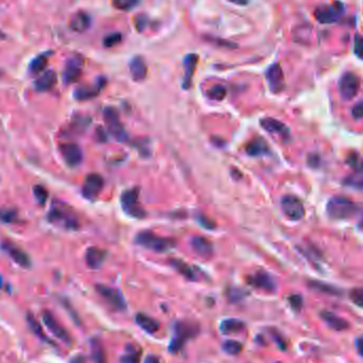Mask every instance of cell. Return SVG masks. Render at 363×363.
I'll return each instance as SVG.
<instances>
[{
  "mask_svg": "<svg viewBox=\"0 0 363 363\" xmlns=\"http://www.w3.org/2000/svg\"><path fill=\"white\" fill-rule=\"evenodd\" d=\"M328 216L335 220H346L355 217L359 207L354 201L346 197H334L330 199L326 205Z\"/></svg>",
  "mask_w": 363,
  "mask_h": 363,
  "instance_id": "6da1fadb",
  "label": "cell"
},
{
  "mask_svg": "<svg viewBox=\"0 0 363 363\" xmlns=\"http://www.w3.org/2000/svg\"><path fill=\"white\" fill-rule=\"evenodd\" d=\"M135 241L137 244L142 245V247L158 253L168 252L174 248L175 245L173 239L157 236V235H154L151 232L140 233L135 237Z\"/></svg>",
  "mask_w": 363,
  "mask_h": 363,
  "instance_id": "7a4b0ae2",
  "label": "cell"
},
{
  "mask_svg": "<svg viewBox=\"0 0 363 363\" xmlns=\"http://www.w3.org/2000/svg\"><path fill=\"white\" fill-rule=\"evenodd\" d=\"M281 207L285 215L292 221H298L303 219L305 216L304 204L295 196H284L281 201Z\"/></svg>",
  "mask_w": 363,
  "mask_h": 363,
  "instance_id": "3957f363",
  "label": "cell"
},
{
  "mask_svg": "<svg viewBox=\"0 0 363 363\" xmlns=\"http://www.w3.org/2000/svg\"><path fill=\"white\" fill-rule=\"evenodd\" d=\"M360 88V79L354 72H345L339 80V93L345 100H350L358 94Z\"/></svg>",
  "mask_w": 363,
  "mask_h": 363,
  "instance_id": "277c9868",
  "label": "cell"
},
{
  "mask_svg": "<svg viewBox=\"0 0 363 363\" xmlns=\"http://www.w3.org/2000/svg\"><path fill=\"white\" fill-rule=\"evenodd\" d=\"M344 12V7L341 3H335L332 6H324L315 10L314 16L319 23L329 25L334 24L342 16Z\"/></svg>",
  "mask_w": 363,
  "mask_h": 363,
  "instance_id": "5b68a950",
  "label": "cell"
},
{
  "mask_svg": "<svg viewBox=\"0 0 363 363\" xmlns=\"http://www.w3.org/2000/svg\"><path fill=\"white\" fill-rule=\"evenodd\" d=\"M103 117L109 131L118 141H124L126 138V133L124 131V127L120 121L119 115L117 113V111L111 108V106H108V108H105L103 111Z\"/></svg>",
  "mask_w": 363,
  "mask_h": 363,
  "instance_id": "8992f818",
  "label": "cell"
},
{
  "mask_svg": "<svg viewBox=\"0 0 363 363\" xmlns=\"http://www.w3.org/2000/svg\"><path fill=\"white\" fill-rule=\"evenodd\" d=\"M48 220L52 223L66 230H76L78 228V221L73 215L66 209L55 207L49 212Z\"/></svg>",
  "mask_w": 363,
  "mask_h": 363,
  "instance_id": "52a82bcc",
  "label": "cell"
},
{
  "mask_svg": "<svg viewBox=\"0 0 363 363\" xmlns=\"http://www.w3.org/2000/svg\"><path fill=\"white\" fill-rule=\"evenodd\" d=\"M138 198H140V194L137 189L126 190L121 195V204L125 212L132 217L143 218L145 216V211L138 203Z\"/></svg>",
  "mask_w": 363,
  "mask_h": 363,
  "instance_id": "ba28073f",
  "label": "cell"
},
{
  "mask_svg": "<svg viewBox=\"0 0 363 363\" xmlns=\"http://www.w3.org/2000/svg\"><path fill=\"white\" fill-rule=\"evenodd\" d=\"M96 290L116 310H124L126 304L122 293L115 288L108 287L104 285H97Z\"/></svg>",
  "mask_w": 363,
  "mask_h": 363,
  "instance_id": "9c48e42d",
  "label": "cell"
},
{
  "mask_svg": "<svg viewBox=\"0 0 363 363\" xmlns=\"http://www.w3.org/2000/svg\"><path fill=\"white\" fill-rule=\"evenodd\" d=\"M41 317H42V322H44L46 327L58 339L63 341V342H65L66 344L71 343V337L68 334L67 330L58 322V320L53 316V314L50 311L45 310L44 312H42Z\"/></svg>",
  "mask_w": 363,
  "mask_h": 363,
  "instance_id": "30bf717a",
  "label": "cell"
},
{
  "mask_svg": "<svg viewBox=\"0 0 363 363\" xmlns=\"http://www.w3.org/2000/svg\"><path fill=\"white\" fill-rule=\"evenodd\" d=\"M103 186V177L98 173H90L84 179L82 194L86 199H95L100 194Z\"/></svg>",
  "mask_w": 363,
  "mask_h": 363,
  "instance_id": "8fae6325",
  "label": "cell"
},
{
  "mask_svg": "<svg viewBox=\"0 0 363 363\" xmlns=\"http://www.w3.org/2000/svg\"><path fill=\"white\" fill-rule=\"evenodd\" d=\"M60 152L65 163L71 167L80 165L83 159L81 148L74 143H65L60 145Z\"/></svg>",
  "mask_w": 363,
  "mask_h": 363,
  "instance_id": "7c38bea8",
  "label": "cell"
},
{
  "mask_svg": "<svg viewBox=\"0 0 363 363\" xmlns=\"http://www.w3.org/2000/svg\"><path fill=\"white\" fill-rule=\"evenodd\" d=\"M265 78L273 93H280L285 87L284 71L279 63H275L265 72Z\"/></svg>",
  "mask_w": 363,
  "mask_h": 363,
  "instance_id": "4fadbf2b",
  "label": "cell"
},
{
  "mask_svg": "<svg viewBox=\"0 0 363 363\" xmlns=\"http://www.w3.org/2000/svg\"><path fill=\"white\" fill-rule=\"evenodd\" d=\"M82 67H83V59L81 57L70 58L67 61L65 69H64L63 72L64 82L67 84L76 82L81 76Z\"/></svg>",
  "mask_w": 363,
  "mask_h": 363,
  "instance_id": "5bb4252c",
  "label": "cell"
},
{
  "mask_svg": "<svg viewBox=\"0 0 363 363\" xmlns=\"http://www.w3.org/2000/svg\"><path fill=\"white\" fill-rule=\"evenodd\" d=\"M2 248L10 256V257L20 266H23V268H29L31 265V260L27 253L24 252L20 248H18L14 243L6 241L3 243Z\"/></svg>",
  "mask_w": 363,
  "mask_h": 363,
  "instance_id": "9a60e30c",
  "label": "cell"
},
{
  "mask_svg": "<svg viewBox=\"0 0 363 363\" xmlns=\"http://www.w3.org/2000/svg\"><path fill=\"white\" fill-rule=\"evenodd\" d=\"M250 283L256 288L272 292L276 289V282L273 277L264 271H258L250 277Z\"/></svg>",
  "mask_w": 363,
  "mask_h": 363,
  "instance_id": "2e32d148",
  "label": "cell"
},
{
  "mask_svg": "<svg viewBox=\"0 0 363 363\" xmlns=\"http://www.w3.org/2000/svg\"><path fill=\"white\" fill-rule=\"evenodd\" d=\"M260 124H261V126L263 127V129L265 131H268L269 133L279 135V136L285 138V140H287V138L290 137L289 127H288L284 122H282L280 120L274 119V118H270V117H268V118L261 119Z\"/></svg>",
  "mask_w": 363,
  "mask_h": 363,
  "instance_id": "e0dca14e",
  "label": "cell"
},
{
  "mask_svg": "<svg viewBox=\"0 0 363 363\" xmlns=\"http://www.w3.org/2000/svg\"><path fill=\"white\" fill-rule=\"evenodd\" d=\"M174 329H175V335H176V337L174 339L179 341V342H182L183 344L186 342V340L195 337L199 332V328L197 325L192 324V323H187V322L177 323L175 325Z\"/></svg>",
  "mask_w": 363,
  "mask_h": 363,
  "instance_id": "ac0fdd59",
  "label": "cell"
},
{
  "mask_svg": "<svg viewBox=\"0 0 363 363\" xmlns=\"http://www.w3.org/2000/svg\"><path fill=\"white\" fill-rule=\"evenodd\" d=\"M90 24H92V19L87 13L78 12L71 17L69 21V27L74 32L83 33V32L88 30Z\"/></svg>",
  "mask_w": 363,
  "mask_h": 363,
  "instance_id": "d6986e66",
  "label": "cell"
},
{
  "mask_svg": "<svg viewBox=\"0 0 363 363\" xmlns=\"http://www.w3.org/2000/svg\"><path fill=\"white\" fill-rule=\"evenodd\" d=\"M130 72L132 78L137 82L144 81L146 79L148 67L145 60L142 57H135L132 59V61L130 62Z\"/></svg>",
  "mask_w": 363,
  "mask_h": 363,
  "instance_id": "ffe728a7",
  "label": "cell"
},
{
  "mask_svg": "<svg viewBox=\"0 0 363 363\" xmlns=\"http://www.w3.org/2000/svg\"><path fill=\"white\" fill-rule=\"evenodd\" d=\"M321 317L323 319V321L330 327L335 330H338V332H343V330L348 328V322L346 320L340 317L339 315L335 314L332 311L328 310H323L321 312Z\"/></svg>",
  "mask_w": 363,
  "mask_h": 363,
  "instance_id": "44dd1931",
  "label": "cell"
},
{
  "mask_svg": "<svg viewBox=\"0 0 363 363\" xmlns=\"http://www.w3.org/2000/svg\"><path fill=\"white\" fill-rule=\"evenodd\" d=\"M106 257V252L99 248H89L85 253V261L90 269H98Z\"/></svg>",
  "mask_w": 363,
  "mask_h": 363,
  "instance_id": "7402d4cb",
  "label": "cell"
},
{
  "mask_svg": "<svg viewBox=\"0 0 363 363\" xmlns=\"http://www.w3.org/2000/svg\"><path fill=\"white\" fill-rule=\"evenodd\" d=\"M57 81V73L53 70H47L44 73H41V76L36 79V81L34 82V86L38 92H46L55 86Z\"/></svg>",
  "mask_w": 363,
  "mask_h": 363,
  "instance_id": "603a6c76",
  "label": "cell"
},
{
  "mask_svg": "<svg viewBox=\"0 0 363 363\" xmlns=\"http://www.w3.org/2000/svg\"><path fill=\"white\" fill-rule=\"evenodd\" d=\"M191 247L194 251L202 257H209L213 253V247L211 242L201 236H196L191 239Z\"/></svg>",
  "mask_w": 363,
  "mask_h": 363,
  "instance_id": "cb8c5ba5",
  "label": "cell"
},
{
  "mask_svg": "<svg viewBox=\"0 0 363 363\" xmlns=\"http://www.w3.org/2000/svg\"><path fill=\"white\" fill-rule=\"evenodd\" d=\"M198 56L195 53H190V55L186 56L184 60V66H185V76L183 80V86L185 89H187L191 85L192 76H194V72L198 63Z\"/></svg>",
  "mask_w": 363,
  "mask_h": 363,
  "instance_id": "d4e9b609",
  "label": "cell"
},
{
  "mask_svg": "<svg viewBox=\"0 0 363 363\" xmlns=\"http://www.w3.org/2000/svg\"><path fill=\"white\" fill-rule=\"evenodd\" d=\"M104 80L101 79L94 86H80L74 90V97L78 100H87L94 98L96 95H98L99 90L103 87Z\"/></svg>",
  "mask_w": 363,
  "mask_h": 363,
  "instance_id": "484cf974",
  "label": "cell"
},
{
  "mask_svg": "<svg viewBox=\"0 0 363 363\" xmlns=\"http://www.w3.org/2000/svg\"><path fill=\"white\" fill-rule=\"evenodd\" d=\"M244 329V323L241 320L228 319L221 322L220 330L223 335H235L239 334Z\"/></svg>",
  "mask_w": 363,
  "mask_h": 363,
  "instance_id": "4316f807",
  "label": "cell"
},
{
  "mask_svg": "<svg viewBox=\"0 0 363 363\" xmlns=\"http://www.w3.org/2000/svg\"><path fill=\"white\" fill-rule=\"evenodd\" d=\"M135 320L138 326L144 329L148 334H154L159 329V323L156 320L144 313H138Z\"/></svg>",
  "mask_w": 363,
  "mask_h": 363,
  "instance_id": "83f0119b",
  "label": "cell"
},
{
  "mask_svg": "<svg viewBox=\"0 0 363 363\" xmlns=\"http://www.w3.org/2000/svg\"><path fill=\"white\" fill-rule=\"evenodd\" d=\"M245 151L250 156H261L269 151V146L262 138H255L245 148Z\"/></svg>",
  "mask_w": 363,
  "mask_h": 363,
  "instance_id": "f1b7e54d",
  "label": "cell"
},
{
  "mask_svg": "<svg viewBox=\"0 0 363 363\" xmlns=\"http://www.w3.org/2000/svg\"><path fill=\"white\" fill-rule=\"evenodd\" d=\"M170 263H171V265L179 274H182L184 277H186L187 280H189V281H196L197 280V275H196L194 269H192L191 266L189 264H187L185 261L174 258V259H172L171 261H170Z\"/></svg>",
  "mask_w": 363,
  "mask_h": 363,
  "instance_id": "f546056e",
  "label": "cell"
},
{
  "mask_svg": "<svg viewBox=\"0 0 363 363\" xmlns=\"http://www.w3.org/2000/svg\"><path fill=\"white\" fill-rule=\"evenodd\" d=\"M26 319H27V322H28L30 329L32 330V333H33L36 337H38L40 340L45 341V342H48V343L51 342V341L48 339V337L46 336V334L44 333V330H42L40 324L38 323V321L33 315L28 313L26 315Z\"/></svg>",
  "mask_w": 363,
  "mask_h": 363,
  "instance_id": "4dcf8cb0",
  "label": "cell"
},
{
  "mask_svg": "<svg viewBox=\"0 0 363 363\" xmlns=\"http://www.w3.org/2000/svg\"><path fill=\"white\" fill-rule=\"evenodd\" d=\"M92 358L95 363H105V353L102 344L98 340H93L90 342Z\"/></svg>",
  "mask_w": 363,
  "mask_h": 363,
  "instance_id": "1f68e13d",
  "label": "cell"
},
{
  "mask_svg": "<svg viewBox=\"0 0 363 363\" xmlns=\"http://www.w3.org/2000/svg\"><path fill=\"white\" fill-rule=\"evenodd\" d=\"M226 94H228V89H226V87L224 86V85H222V84L213 85L212 87H210V88L207 90L208 98L211 99V100H216V101H221V100H223L224 98L226 97Z\"/></svg>",
  "mask_w": 363,
  "mask_h": 363,
  "instance_id": "d6a6232c",
  "label": "cell"
},
{
  "mask_svg": "<svg viewBox=\"0 0 363 363\" xmlns=\"http://www.w3.org/2000/svg\"><path fill=\"white\" fill-rule=\"evenodd\" d=\"M349 167L358 173H363V158L358 153H349L346 158Z\"/></svg>",
  "mask_w": 363,
  "mask_h": 363,
  "instance_id": "836d02e7",
  "label": "cell"
},
{
  "mask_svg": "<svg viewBox=\"0 0 363 363\" xmlns=\"http://www.w3.org/2000/svg\"><path fill=\"white\" fill-rule=\"evenodd\" d=\"M309 286H310V288H312V289H314L316 291L327 293V294L338 295L340 293V291L337 289V288L330 286V285H327L325 283H321V282H316V281L309 282Z\"/></svg>",
  "mask_w": 363,
  "mask_h": 363,
  "instance_id": "e575fe53",
  "label": "cell"
},
{
  "mask_svg": "<svg viewBox=\"0 0 363 363\" xmlns=\"http://www.w3.org/2000/svg\"><path fill=\"white\" fill-rule=\"evenodd\" d=\"M140 3L141 0H112L113 6L120 11H131Z\"/></svg>",
  "mask_w": 363,
  "mask_h": 363,
  "instance_id": "d590c367",
  "label": "cell"
},
{
  "mask_svg": "<svg viewBox=\"0 0 363 363\" xmlns=\"http://www.w3.org/2000/svg\"><path fill=\"white\" fill-rule=\"evenodd\" d=\"M47 63H48V59L46 56H39L37 58H35L33 61L31 62L30 64V70L31 72L33 73H39L41 72L42 70L45 69V67L47 66Z\"/></svg>",
  "mask_w": 363,
  "mask_h": 363,
  "instance_id": "8d00e7d4",
  "label": "cell"
},
{
  "mask_svg": "<svg viewBox=\"0 0 363 363\" xmlns=\"http://www.w3.org/2000/svg\"><path fill=\"white\" fill-rule=\"evenodd\" d=\"M223 350L229 355L236 356L242 350V345L235 340H228L223 343Z\"/></svg>",
  "mask_w": 363,
  "mask_h": 363,
  "instance_id": "74e56055",
  "label": "cell"
},
{
  "mask_svg": "<svg viewBox=\"0 0 363 363\" xmlns=\"http://www.w3.org/2000/svg\"><path fill=\"white\" fill-rule=\"evenodd\" d=\"M17 219V211L13 208H0V220L5 223H14Z\"/></svg>",
  "mask_w": 363,
  "mask_h": 363,
  "instance_id": "f35d334b",
  "label": "cell"
},
{
  "mask_svg": "<svg viewBox=\"0 0 363 363\" xmlns=\"http://www.w3.org/2000/svg\"><path fill=\"white\" fill-rule=\"evenodd\" d=\"M121 39H122V35L118 33V32H115V33H111L103 38V45L108 48L114 47L116 45L120 44Z\"/></svg>",
  "mask_w": 363,
  "mask_h": 363,
  "instance_id": "ab89813d",
  "label": "cell"
},
{
  "mask_svg": "<svg viewBox=\"0 0 363 363\" xmlns=\"http://www.w3.org/2000/svg\"><path fill=\"white\" fill-rule=\"evenodd\" d=\"M350 301L360 308H363V288H355L349 293Z\"/></svg>",
  "mask_w": 363,
  "mask_h": 363,
  "instance_id": "60d3db41",
  "label": "cell"
},
{
  "mask_svg": "<svg viewBox=\"0 0 363 363\" xmlns=\"http://www.w3.org/2000/svg\"><path fill=\"white\" fill-rule=\"evenodd\" d=\"M122 363H140L141 362V353L138 350L131 349L121 358Z\"/></svg>",
  "mask_w": 363,
  "mask_h": 363,
  "instance_id": "b9f144b4",
  "label": "cell"
},
{
  "mask_svg": "<svg viewBox=\"0 0 363 363\" xmlns=\"http://www.w3.org/2000/svg\"><path fill=\"white\" fill-rule=\"evenodd\" d=\"M33 194H34V197L36 198V200L40 203V204H44V203L47 200V198H48L47 190L42 186H40V185H36V186L33 187Z\"/></svg>",
  "mask_w": 363,
  "mask_h": 363,
  "instance_id": "7bdbcfd3",
  "label": "cell"
},
{
  "mask_svg": "<svg viewBox=\"0 0 363 363\" xmlns=\"http://www.w3.org/2000/svg\"><path fill=\"white\" fill-rule=\"evenodd\" d=\"M354 52L355 55L363 59V36L360 34L355 35V41H354Z\"/></svg>",
  "mask_w": 363,
  "mask_h": 363,
  "instance_id": "ee69618b",
  "label": "cell"
},
{
  "mask_svg": "<svg viewBox=\"0 0 363 363\" xmlns=\"http://www.w3.org/2000/svg\"><path fill=\"white\" fill-rule=\"evenodd\" d=\"M344 184L349 187H353L355 189L363 190V178H359V177H355V176L347 177L344 180Z\"/></svg>",
  "mask_w": 363,
  "mask_h": 363,
  "instance_id": "f6af8a7d",
  "label": "cell"
},
{
  "mask_svg": "<svg viewBox=\"0 0 363 363\" xmlns=\"http://www.w3.org/2000/svg\"><path fill=\"white\" fill-rule=\"evenodd\" d=\"M289 303L294 310H300L303 307V298L301 295H291L289 297Z\"/></svg>",
  "mask_w": 363,
  "mask_h": 363,
  "instance_id": "bcb514c9",
  "label": "cell"
},
{
  "mask_svg": "<svg viewBox=\"0 0 363 363\" xmlns=\"http://www.w3.org/2000/svg\"><path fill=\"white\" fill-rule=\"evenodd\" d=\"M351 117L357 120L363 118V102L357 103L354 108L351 109Z\"/></svg>",
  "mask_w": 363,
  "mask_h": 363,
  "instance_id": "7dc6e473",
  "label": "cell"
},
{
  "mask_svg": "<svg viewBox=\"0 0 363 363\" xmlns=\"http://www.w3.org/2000/svg\"><path fill=\"white\" fill-rule=\"evenodd\" d=\"M147 24H148V20H147V18L145 16L137 17V19L135 21V26H136V29L138 31H144Z\"/></svg>",
  "mask_w": 363,
  "mask_h": 363,
  "instance_id": "c3c4849f",
  "label": "cell"
},
{
  "mask_svg": "<svg viewBox=\"0 0 363 363\" xmlns=\"http://www.w3.org/2000/svg\"><path fill=\"white\" fill-rule=\"evenodd\" d=\"M356 348L358 354L363 357V337H360L356 340Z\"/></svg>",
  "mask_w": 363,
  "mask_h": 363,
  "instance_id": "681fc988",
  "label": "cell"
},
{
  "mask_svg": "<svg viewBox=\"0 0 363 363\" xmlns=\"http://www.w3.org/2000/svg\"><path fill=\"white\" fill-rule=\"evenodd\" d=\"M145 363H162V362L156 356H149L145 360Z\"/></svg>",
  "mask_w": 363,
  "mask_h": 363,
  "instance_id": "f907efd6",
  "label": "cell"
},
{
  "mask_svg": "<svg viewBox=\"0 0 363 363\" xmlns=\"http://www.w3.org/2000/svg\"><path fill=\"white\" fill-rule=\"evenodd\" d=\"M70 363H86V360L83 356H77L70 361Z\"/></svg>",
  "mask_w": 363,
  "mask_h": 363,
  "instance_id": "816d5d0a",
  "label": "cell"
},
{
  "mask_svg": "<svg viewBox=\"0 0 363 363\" xmlns=\"http://www.w3.org/2000/svg\"><path fill=\"white\" fill-rule=\"evenodd\" d=\"M230 3H233L235 5H238V6H245L249 4V0H229Z\"/></svg>",
  "mask_w": 363,
  "mask_h": 363,
  "instance_id": "f5cc1de1",
  "label": "cell"
},
{
  "mask_svg": "<svg viewBox=\"0 0 363 363\" xmlns=\"http://www.w3.org/2000/svg\"><path fill=\"white\" fill-rule=\"evenodd\" d=\"M3 286V280H2V276H0V288H2Z\"/></svg>",
  "mask_w": 363,
  "mask_h": 363,
  "instance_id": "db71d44e",
  "label": "cell"
}]
</instances>
